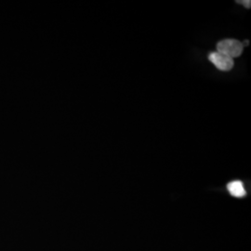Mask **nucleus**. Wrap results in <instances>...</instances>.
<instances>
[{
    "instance_id": "obj_1",
    "label": "nucleus",
    "mask_w": 251,
    "mask_h": 251,
    "mask_svg": "<svg viewBox=\"0 0 251 251\" xmlns=\"http://www.w3.org/2000/svg\"><path fill=\"white\" fill-rule=\"evenodd\" d=\"M244 45L236 39H224L217 44V51L230 58H237L243 53Z\"/></svg>"
},
{
    "instance_id": "obj_2",
    "label": "nucleus",
    "mask_w": 251,
    "mask_h": 251,
    "mask_svg": "<svg viewBox=\"0 0 251 251\" xmlns=\"http://www.w3.org/2000/svg\"><path fill=\"white\" fill-rule=\"evenodd\" d=\"M208 60L213 63L216 67L224 72H228L233 68V60L232 58L226 56L225 54L220 53L218 51L211 52L208 55Z\"/></svg>"
},
{
    "instance_id": "obj_3",
    "label": "nucleus",
    "mask_w": 251,
    "mask_h": 251,
    "mask_svg": "<svg viewBox=\"0 0 251 251\" xmlns=\"http://www.w3.org/2000/svg\"><path fill=\"white\" fill-rule=\"evenodd\" d=\"M227 189L229 193L234 198H240L246 196V190L244 188V185L240 180L231 181L227 185Z\"/></svg>"
},
{
    "instance_id": "obj_4",
    "label": "nucleus",
    "mask_w": 251,
    "mask_h": 251,
    "mask_svg": "<svg viewBox=\"0 0 251 251\" xmlns=\"http://www.w3.org/2000/svg\"><path fill=\"white\" fill-rule=\"evenodd\" d=\"M237 3H240V4L244 5L246 8H248V9H251V1H250V0H242V1H237Z\"/></svg>"
}]
</instances>
